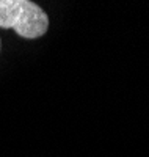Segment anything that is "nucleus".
Segmentation results:
<instances>
[{
    "mask_svg": "<svg viewBox=\"0 0 149 157\" xmlns=\"http://www.w3.org/2000/svg\"><path fill=\"white\" fill-rule=\"evenodd\" d=\"M49 17L29 0H0V29H13L22 38H39L47 32Z\"/></svg>",
    "mask_w": 149,
    "mask_h": 157,
    "instance_id": "obj_1",
    "label": "nucleus"
}]
</instances>
